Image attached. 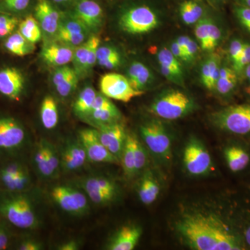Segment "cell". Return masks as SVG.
Returning a JSON list of instances; mask_svg holds the SVG:
<instances>
[{"mask_svg": "<svg viewBox=\"0 0 250 250\" xmlns=\"http://www.w3.org/2000/svg\"><path fill=\"white\" fill-rule=\"evenodd\" d=\"M188 246L195 250H241L243 238L218 215L194 212L183 215L176 225Z\"/></svg>", "mask_w": 250, "mask_h": 250, "instance_id": "6da1fadb", "label": "cell"}, {"mask_svg": "<svg viewBox=\"0 0 250 250\" xmlns=\"http://www.w3.org/2000/svg\"><path fill=\"white\" fill-rule=\"evenodd\" d=\"M118 26L123 32L133 36L144 35L160 26V13L152 5L143 2L126 4L118 16Z\"/></svg>", "mask_w": 250, "mask_h": 250, "instance_id": "7a4b0ae2", "label": "cell"}, {"mask_svg": "<svg viewBox=\"0 0 250 250\" xmlns=\"http://www.w3.org/2000/svg\"><path fill=\"white\" fill-rule=\"evenodd\" d=\"M0 215L7 223L22 229H34L37 218L32 204L23 193L0 192Z\"/></svg>", "mask_w": 250, "mask_h": 250, "instance_id": "3957f363", "label": "cell"}, {"mask_svg": "<svg viewBox=\"0 0 250 250\" xmlns=\"http://www.w3.org/2000/svg\"><path fill=\"white\" fill-rule=\"evenodd\" d=\"M196 108L191 97L178 89H169L159 94L150 106L156 116L167 121H175L191 113Z\"/></svg>", "mask_w": 250, "mask_h": 250, "instance_id": "277c9868", "label": "cell"}, {"mask_svg": "<svg viewBox=\"0 0 250 250\" xmlns=\"http://www.w3.org/2000/svg\"><path fill=\"white\" fill-rule=\"evenodd\" d=\"M210 121L224 132L250 136V104L231 105L212 113Z\"/></svg>", "mask_w": 250, "mask_h": 250, "instance_id": "5b68a950", "label": "cell"}, {"mask_svg": "<svg viewBox=\"0 0 250 250\" xmlns=\"http://www.w3.org/2000/svg\"><path fill=\"white\" fill-rule=\"evenodd\" d=\"M141 137L148 149L154 155L169 161L172 157L171 140L165 126L157 120L145 123L140 127Z\"/></svg>", "mask_w": 250, "mask_h": 250, "instance_id": "8992f818", "label": "cell"}, {"mask_svg": "<svg viewBox=\"0 0 250 250\" xmlns=\"http://www.w3.org/2000/svg\"><path fill=\"white\" fill-rule=\"evenodd\" d=\"M100 88L105 96L123 103H129L145 93V91L134 89L126 76L115 72L105 74L101 77Z\"/></svg>", "mask_w": 250, "mask_h": 250, "instance_id": "52a82bcc", "label": "cell"}, {"mask_svg": "<svg viewBox=\"0 0 250 250\" xmlns=\"http://www.w3.org/2000/svg\"><path fill=\"white\" fill-rule=\"evenodd\" d=\"M183 162L188 173L193 176L205 175L209 172L212 166L209 152L197 139H190L186 145Z\"/></svg>", "mask_w": 250, "mask_h": 250, "instance_id": "ba28073f", "label": "cell"}, {"mask_svg": "<svg viewBox=\"0 0 250 250\" xmlns=\"http://www.w3.org/2000/svg\"><path fill=\"white\" fill-rule=\"evenodd\" d=\"M26 89V77L19 67H0V95L11 102H21Z\"/></svg>", "mask_w": 250, "mask_h": 250, "instance_id": "9c48e42d", "label": "cell"}, {"mask_svg": "<svg viewBox=\"0 0 250 250\" xmlns=\"http://www.w3.org/2000/svg\"><path fill=\"white\" fill-rule=\"evenodd\" d=\"M0 184L3 191L23 193L30 184L27 167L19 161H12L0 167Z\"/></svg>", "mask_w": 250, "mask_h": 250, "instance_id": "30bf717a", "label": "cell"}, {"mask_svg": "<svg viewBox=\"0 0 250 250\" xmlns=\"http://www.w3.org/2000/svg\"><path fill=\"white\" fill-rule=\"evenodd\" d=\"M91 34H98L104 24V13L97 0H76L70 11Z\"/></svg>", "mask_w": 250, "mask_h": 250, "instance_id": "8fae6325", "label": "cell"}, {"mask_svg": "<svg viewBox=\"0 0 250 250\" xmlns=\"http://www.w3.org/2000/svg\"><path fill=\"white\" fill-rule=\"evenodd\" d=\"M25 129L16 118L0 116V151L15 152L25 143Z\"/></svg>", "mask_w": 250, "mask_h": 250, "instance_id": "7c38bea8", "label": "cell"}, {"mask_svg": "<svg viewBox=\"0 0 250 250\" xmlns=\"http://www.w3.org/2000/svg\"><path fill=\"white\" fill-rule=\"evenodd\" d=\"M79 141L84 148L87 157L95 163L118 164L119 159L113 155L100 141L98 129H83L79 133Z\"/></svg>", "mask_w": 250, "mask_h": 250, "instance_id": "4fadbf2b", "label": "cell"}, {"mask_svg": "<svg viewBox=\"0 0 250 250\" xmlns=\"http://www.w3.org/2000/svg\"><path fill=\"white\" fill-rule=\"evenodd\" d=\"M51 196L62 209L68 213L78 214L88 209L86 196L77 189L59 186L52 189Z\"/></svg>", "mask_w": 250, "mask_h": 250, "instance_id": "5bb4252c", "label": "cell"}, {"mask_svg": "<svg viewBox=\"0 0 250 250\" xmlns=\"http://www.w3.org/2000/svg\"><path fill=\"white\" fill-rule=\"evenodd\" d=\"M63 16L50 0H37L34 7V17L41 29L49 36H55Z\"/></svg>", "mask_w": 250, "mask_h": 250, "instance_id": "9a60e30c", "label": "cell"}, {"mask_svg": "<svg viewBox=\"0 0 250 250\" xmlns=\"http://www.w3.org/2000/svg\"><path fill=\"white\" fill-rule=\"evenodd\" d=\"M97 129L100 141L104 147L117 159L121 160L127 135L123 125L118 122L112 124L102 125L98 126Z\"/></svg>", "mask_w": 250, "mask_h": 250, "instance_id": "2e32d148", "label": "cell"}, {"mask_svg": "<svg viewBox=\"0 0 250 250\" xmlns=\"http://www.w3.org/2000/svg\"><path fill=\"white\" fill-rule=\"evenodd\" d=\"M75 48L57 41L50 42L42 47L41 57L49 66H63L72 62Z\"/></svg>", "mask_w": 250, "mask_h": 250, "instance_id": "e0dca14e", "label": "cell"}, {"mask_svg": "<svg viewBox=\"0 0 250 250\" xmlns=\"http://www.w3.org/2000/svg\"><path fill=\"white\" fill-rule=\"evenodd\" d=\"M79 80L80 78L73 67L67 65L56 67L52 75V83L62 98H67L75 91Z\"/></svg>", "mask_w": 250, "mask_h": 250, "instance_id": "ac0fdd59", "label": "cell"}, {"mask_svg": "<svg viewBox=\"0 0 250 250\" xmlns=\"http://www.w3.org/2000/svg\"><path fill=\"white\" fill-rule=\"evenodd\" d=\"M130 84L137 90L144 91L154 83V74L143 62L134 61L130 63L126 72Z\"/></svg>", "mask_w": 250, "mask_h": 250, "instance_id": "d6986e66", "label": "cell"}, {"mask_svg": "<svg viewBox=\"0 0 250 250\" xmlns=\"http://www.w3.org/2000/svg\"><path fill=\"white\" fill-rule=\"evenodd\" d=\"M142 234L141 228L135 225L123 227L113 237L108 250H132L139 243Z\"/></svg>", "mask_w": 250, "mask_h": 250, "instance_id": "ffe728a7", "label": "cell"}, {"mask_svg": "<svg viewBox=\"0 0 250 250\" xmlns=\"http://www.w3.org/2000/svg\"><path fill=\"white\" fill-rule=\"evenodd\" d=\"M224 156L229 169L234 173L246 170L250 164V152L241 145H229L224 149Z\"/></svg>", "mask_w": 250, "mask_h": 250, "instance_id": "44dd1931", "label": "cell"}, {"mask_svg": "<svg viewBox=\"0 0 250 250\" xmlns=\"http://www.w3.org/2000/svg\"><path fill=\"white\" fill-rule=\"evenodd\" d=\"M181 21L187 25H195L207 14L203 0H182L178 6Z\"/></svg>", "mask_w": 250, "mask_h": 250, "instance_id": "7402d4cb", "label": "cell"}, {"mask_svg": "<svg viewBox=\"0 0 250 250\" xmlns=\"http://www.w3.org/2000/svg\"><path fill=\"white\" fill-rule=\"evenodd\" d=\"M221 65L220 56L213 53V52L202 62L200 68V80L202 85L209 91L215 92Z\"/></svg>", "mask_w": 250, "mask_h": 250, "instance_id": "603a6c76", "label": "cell"}, {"mask_svg": "<svg viewBox=\"0 0 250 250\" xmlns=\"http://www.w3.org/2000/svg\"><path fill=\"white\" fill-rule=\"evenodd\" d=\"M87 159L84 148L80 141L70 143L62 151V167L65 171L77 170L84 165Z\"/></svg>", "mask_w": 250, "mask_h": 250, "instance_id": "cb8c5ba5", "label": "cell"}, {"mask_svg": "<svg viewBox=\"0 0 250 250\" xmlns=\"http://www.w3.org/2000/svg\"><path fill=\"white\" fill-rule=\"evenodd\" d=\"M5 52L14 57H24L35 50V44L31 43L18 31V29L2 41Z\"/></svg>", "mask_w": 250, "mask_h": 250, "instance_id": "d4e9b609", "label": "cell"}, {"mask_svg": "<svg viewBox=\"0 0 250 250\" xmlns=\"http://www.w3.org/2000/svg\"><path fill=\"white\" fill-rule=\"evenodd\" d=\"M238 75L231 65L222 63L215 92L224 98H230L238 85Z\"/></svg>", "mask_w": 250, "mask_h": 250, "instance_id": "484cf974", "label": "cell"}, {"mask_svg": "<svg viewBox=\"0 0 250 250\" xmlns=\"http://www.w3.org/2000/svg\"><path fill=\"white\" fill-rule=\"evenodd\" d=\"M160 193V186L152 172H147L141 179L138 189L140 200L144 205H149L155 202Z\"/></svg>", "mask_w": 250, "mask_h": 250, "instance_id": "4316f807", "label": "cell"}, {"mask_svg": "<svg viewBox=\"0 0 250 250\" xmlns=\"http://www.w3.org/2000/svg\"><path fill=\"white\" fill-rule=\"evenodd\" d=\"M41 120L44 127L52 129L59 123V110L55 99L47 95L42 100L41 106Z\"/></svg>", "mask_w": 250, "mask_h": 250, "instance_id": "83f0119b", "label": "cell"}, {"mask_svg": "<svg viewBox=\"0 0 250 250\" xmlns=\"http://www.w3.org/2000/svg\"><path fill=\"white\" fill-rule=\"evenodd\" d=\"M97 94L96 90L91 85H86L81 90L73 104V111L77 116L86 118L91 111Z\"/></svg>", "mask_w": 250, "mask_h": 250, "instance_id": "f1b7e54d", "label": "cell"}, {"mask_svg": "<svg viewBox=\"0 0 250 250\" xmlns=\"http://www.w3.org/2000/svg\"><path fill=\"white\" fill-rule=\"evenodd\" d=\"M122 58L119 51L111 45H102L97 51V63L103 68L113 70L121 65Z\"/></svg>", "mask_w": 250, "mask_h": 250, "instance_id": "f546056e", "label": "cell"}, {"mask_svg": "<svg viewBox=\"0 0 250 250\" xmlns=\"http://www.w3.org/2000/svg\"><path fill=\"white\" fill-rule=\"evenodd\" d=\"M18 30L33 44L37 43L42 38V29L40 24L32 15H28L21 20Z\"/></svg>", "mask_w": 250, "mask_h": 250, "instance_id": "4dcf8cb0", "label": "cell"}, {"mask_svg": "<svg viewBox=\"0 0 250 250\" xmlns=\"http://www.w3.org/2000/svg\"><path fill=\"white\" fill-rule=\"evenodd\" d=\"M121 111L116 107V105L112 107L93 110L87 116L86 119L97 126L109 125L118 123L121 119Z\"/></svg>", "mask_w": 250, "mask_h": 250, "instance_id": "1f68e13d", "label": "cell"}, {"mask_svg": "<svg viewBox=\"0 0 250 250\" xmlns=\"http://www.w3.org/2000/svg\"><path fill=\"white\" fill-rule=\"evenodd\" d=\"M88 40L82 45L78 46L75 49L72 64L79 78L83 79L88 77Z\"/></svg>", "mask_w": 250, "mask_h": 250, "instance_id": "d6a6232c", "label": "cell"}, {"mask_svg": "<svg viewBox=\"0 0 250 250\" xmlns=\"http://www.w3.org/2000/svg\"><path fill=\"white\" fill-rule=\"evenodd\" d=\"M133 136L134 134L126 135L124 148L121 160L123 170L126 177H131L135 175V161L134 147H133Z\"/></svg>", "mask_w": 250, "mask_h": 250, "instance_id": "836d02e7", "label": "cell"}, {"mask_svg": "<svg viewBox=\"0 0 250 250\" xmlns=\"http://www.w3.org/2000/svg\"><path fill=\"white\" fill-rule=\"evenodd\" d=\"M159 65H164L175 72L180 76L184 77L182 63L172 54L169 48L163 47L156 54Z\"/></svg>", "mask_w": 250, "mask_h": 250, "instance_id": "e575fe53", "label": "cell"}, {"mask_svg": "<svg viewBox=\"0 0 250 250\" xmlns=\"http://www.w3.org/2000/svg\"><path fill=\"white\" fill-rule=\"evenodd\" d=\"M212 20V18L207 14L195 25V35L197 42L200 48L205 52L208 50V36Z\"/></svg>", "mask_w": 250, "mask_h": 250, "instance_id": "d590c367", "label": "cell"}, {"mask_svg": "<svg viewBox=\"0 0 250 250\" xmlns=\"http://www.w3.org/2000/svg\"><path fill=\"white\" fill-rule=\"evenodd\" d=\"M83 189H94L108 192L113 195H116L117 187L114 182L104 177H93L87 179L84 181L83 185Z\"/></svg>", "mask_w": 250, "mask_h": 250, "instance_id": "8d00e7d4", "label": "cell"}, {"mask_svg": "<svg viewBox=\"0 0 250 250\" xmlns=\"http://www.w3.org/2000/svg\"><path fill=\"white\" fill-rule=\"evenodd\" d=\"M20 21L18 16L0 11V40H4L17 30Z\"/></svg>", "mask_w": 250, "mask_h": 250, "instance_id": "74e56055", "label": "cell"}, {"mask_svg": "<svg viewBox=\"0 0 250 250\" xmlns=\"http://www.w3.org/2000/svg\"><path fill=\"white\" fill-rule=\"evenodd\" d=\"M31 2V0H0V11L19 17L29 9Z\"/></svg>", "mask_w": 250, "mask_h": 250, "instance_id": "f35d334b", "label": "cell"}, {"mask_svg": "<svg viewBox=\"0 0 250 250\" xmlns=\"http://www.w3.org/2000/svg\"><path fill=\"white\" fill-rule=\"evenodd\" d=\"M182 49L185 51L190 63L197 59L200 47L197 41L187 36H181L175 40Z\"/></svg>", "mask_w": 250, "mask_h": 250, "instance_id": "ab89813d", "label": "cell"}, {"mask_svg": "<svg viewBox=\"0 0 250 250\" xmlns=\"http://www.w3.org/2000/svg\"><path fill=\"white\" fill-rule=\"evenodd\" d=\"M133 147H134L135 173H139L146 167L147 163V154L142 143L134 135L133 136Z\"/></svg>", "mask_w": 250, "mask_h": 250, "instance_id": "60d3db41", "label": "cell"}, {"mask_svg": "<svg viewBox=\"0 0 250 250\" xmlns=\"http://www.w3.org/2000/svg\"><path fill=\"white\" fill-rule=\"evenodd\" d=\"M34 162L38 170L42 176L46 177H52V172L49 169L47 156H46L44 141H41L36 149L35 155H34Z\"/></svg>", "mask_w": 250, "mask_h": 250, "instance_id": "b9f144b4", "label": "cell"}, {"mask_svg": "<svg viewBox=\"0 0 250 250\" xmlns=\"http://www.w3.org/2000/svg\"><path fill=\"white\" fill-rule=\"evenodd\" d=\"M88 75L93 71L94 66L97 63V51L100 45V39L97 34H92L88 39Z\"/></svg>", "mask_w": 250, "mask_h": 250, "instance_id": "7bdbcfd3", "label": "cell"}, {"mask_svg": "<svg viewBox=\"0 0 250 250\" xmlns=\"http://www.w3.org/2000/svg\"><path fill=\"white\" fill-rule=\"evenodd\" d=\"M233 13L241 27L250 34V8L235 4Z\"/></svg>", "mask_w": 250, "mask_h": 250, "instance_id": "ee69618b", "label": "cell"}, {"mask_svg": "<svg viewBox=\"0 0 250 250\" xmlns=\"http://www.w3.org/2000/svg\"><path fill=\"white\" fill-rule=\"evenodd\" d=\"M245 41L239 38H233L229 44L228 56L230 65L233 67L238 62L244 47Z\"/></svg>", "mask_w": 250, "mask_h": 250, "instance_id": "f6af8a7d", "label": "cell"}, {"mask_svg": "<svg viewBox=\"0 0 250 250\" xmlns=\"http://www.w3.org/2000/svg\"><path fill=\"white\" fill-rule=\"evenodd\" d=\"M44 141V146H45V154L47 156V163L52 176L57 173L59 167V158L58 154L56 152L55 148L50 144V143Z\"/></svg>", "mask_w": 250, "mask_h": 250, "instance_id": "bcb514c9", "label": "cell"}, {"mask_svg": "<svg viewBox=\"0 0 250 250\" xmlns=\"http://www.w3.org/2000/svg\"><path fill=\"white\" fill-rule=\"evenodd\" d=\"M250 63V42H245L244 47L238 62L232 67L238 76L243 75L245 68Z\"/></svg>", "mask_w": 250, "mask_h": 250, "instance_id": "7dc6e473", "label": "cell"}, {"mask_svg": "<svg viewBox=\"0 0 250 250\" xmlns=\"http://www.w3.org/2000/svg\"><path fill=\"white\" fill-rule=\"evenodd\" d=\"M90 200L95 205H105L112 201L116 195L108 193V192L101 191V190H94V189H85Z\"/></svg>", "mask_w": 250, "mask_h": 250, "instance_id": "c3c4849f", "label": "cell"}, {"mask_svg": "<svg viewBox=\"0 0 250 250\" xmlns=\"http://www.w3.org/2000/svg\"><path fill=\"white\" fill-rule=\"evenodd\" d=\"M11 233L2 220H0V250H7L11 243Z\"/></svg>", "mask_w": 250, "mask_h": 250, "instance_id": "681fc988", "label": "cell"}, {"mask_svg": "<svg viewBox=\"0 0 250 250\" xmlns=\"http://www.w3.org/2000/svg\"><path fill=\"white\" fill-rule=\"evenodd\" d=\"M113 106H115V104L112 103L109 98L105 96L103 93H98L97 94L96 98L94 100L93 106H92V109L90 112L93 111V110L109 108Z\"/></svg>", "mask_w": 250, "mask_h": 250, "instance_id": "f907efd6", "label": "cell"}, {"mask_svg": "<svg viewBox=\"0 0 250 250\" xmlns=\"http://www.w3.org/2000/svg\"><path fill=\"white\" fill-rule=\"evenodd\" d=\"M171 52L181 62H186V63H190L189 59L188 58L187 53L182 47L177 43V41H174L171 42L170 47H169Z\"/></svg>", "mask_w": 250, "mask_h": 250, "instance_id": "816d5d0a", "label": "cell"}, {"mask_svg": "<svg viewBox=\"0 0 250 250\" xmlns=\"http://www.w3.org/2000/svg\"><path fill=\"white\" fill-rule=\"evenodd\" d=\"M18 250H41V245L32 240H26L20 243Z\"/></svg>", "mask_w": 250, "mask_h": 250, "instance_id": "f5cc1de1", "label": "cell"}, {"mask_svg": "<svg viewBox=\"0 0 250 250\" xmlns=\"http://www.w3.org/2000/svg\"><path fill=\"white\" fill-rule=\"evenodd\" d=\"M59 250H78V245L77 242L70 241L67 243H63L60 247Z\"/></svg>", "mask_w": 250, "mask_h": 250, "instance_id": "db71d44e", "label": "cell"}, {"mask_svg": "<svg viewBox=\"0 0 250 250\" xmlns=\"http://www.w3.org/2000/svg\"><path fill=\"white\" fill-rule=\"evenodd\" d=\"M242 238H243L245 246L250 248V224L243 231V236Z\"/></svg>", "mask_w": 250, "mask_h": 250, "instance_id": "11a10c76", "label": "cell"}, {"mask_svg": "<svg viewBox=\"0 0 250 250\" xmlns=\"http://www.w3.org/2000/svg\"><path fill=\"white\" fill-rule=\"evenodd\" d=\"M54 4L66 5L72 4L75 2L76 0H50Z\"/></svg>", "mask_w": 250, "mask_h": 250, "instance_id": "9f6ffc18", "label": "cell"}, {"mask_svg": "<svg viewBox=\"0 0 250 250\" xmlns=\"http://www.w3.org/2000/svg\"><path fill=\"white\" fill-rule=\"evenodd\" d=\"M210 4L213 5L215 7H220L225 4L228 0H207Z\"/></svg>", "mask_w": 250, "mask_h": 250, "instance_id": "6f0895ef", "label": "cell"}, {"mask_svg": "<svg viewBox=\"0 0 250 250\" xmlns=\"http://www.w3.org/2000/svg\"><path fill=\"white\" fill-rule=\"evenodd\" d=\"M235 4L250 8V0H235Z\"/></svg>", "mask_w": 250, "mask_h": 250, "instance_id": "680465c9", "label": "cell"}, {"mask_svg": "<svg viewBox=\"0 0 250 250\" xmlns=\"http://www.w3.org/2000/svg\"><path fill=\"white\" fill-rule=\"evenodd\" d=\"M248 85H249V88L250 89V80L248 82Z\"/></svg>", "mask_w": 250, "mask_h": 250, "instance_id": "91938a15", "label": "cell"}]
</instances>
